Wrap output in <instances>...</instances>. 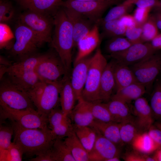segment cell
<instances>
[{
    "instance_id": "6da1fadb",
    "label": "cell",
    "mask_w": 161,
    "mask_h": 161,
    "mask_svg": "<svg viewBox=\"0 0 161 161\" xmlns=\"http://www.w3.org/2000/svg\"><path fill=\"white\" fill-rule=\"evenodd\" d=\"M53 19L54 30L51 45L61 59L66 74L71 75L72 51L74 47L72 26L61 6L54 15Z\"/></svg>"
},
{
    "instance_id": "7a4b0ae2",
    "label": "cell",
    "mask_w": 161,
    "mask_h": 161,
    "mask_svg": "<svg viewBox=\"0 0 161 161\" xmlns=\"http://www.w3.org/2000/svg\"><path fill=\"white\" fill-rule=\"evenodd\" d=\"M14 131L13 142L22 149L24 154L32 157L49 152L55 139L49 127L30 129L21 127L11 121Z\"/></svg>"
},
{
    "instance_id": "3957f363",
    "label": "cell",
    "mask_w": 161,
    "mask_h": 161,
    "mask_svg": "<svg viewBox=\"0 0 161 161\" xmlns=\"http://www.w3.org/2000/svg\"><path fill=\"white\" fill-rule=\"evenodd\" d=\"M108 62L100 49L91 57L86 83L81 98L90 103L102 102L99 88L103 72Z\"/></svg>"
},
{
    "instance_id": "277c9868",
    "label": "cell",
    "mask_w": 161,
    "mask_h": 161,
    "mask_svg": "<svg viewBox=\"0 0 161 161\" xmlns=\"http://www.w3.org/2000/svg\"><path fill=\"white\" fill-rule=\"evenodd\" d=\"M14 35L16 41L11 48L10 52L18 58V61L35 54L37 48L42 45L35 32L19 21Z\"/></svg>"
},
{
    "instance_id": "5b68a950",
    "label": "cell",
    "mask_w": 161,
    "mask_h": 161,
    "mask_svg": "<svg viewBox=\"0 0 161 161\" xmlns=\"http://www.w3.org/2000/svg\"><path fill=\"white\" fill-rule=\"evenodd\" d=\"M0 119H9L22 127L30 129H45L48 127V118L40 114L34 109L19 110L11 108L0 103Z\"/></svg>"
},
{
    "instance_id": "8992f818",
    "label": "cell",
    "mask_w": 161,
    "mask_h": 161,
    "mask_svg": "<svg viewBox=\"0 0 161 161\" xmlns=\"http://www.w3.org/2000/svg\"><path fill=\"white\" fill-rule=\"evenodd\" d=\"M34 71L40 80L44 82H59L66 75L64 65L55 51L41 54Z\"/></svg>"
},
{
    "instance_id": "52a82bcc",
    "label": "cell",
    "mask_w": 161,
    "mask_h": 161,
    "mask_svg": "<svg viewBox=\"0 0 161 161\" xmlns=\"http://www.w3.org/2000/svg\"><path fill=\"white\" fill-rule=\"evenodd\" d=\"M19 20L35 32L42 45L45 43H50L54 26L53 18L50 16L28 10L20 16Z\"/></svg>"
},
{
    "instance_id": "ba28073f",
    "label": "cell",
    "mask_w": 161,
    "mask_h": 161,
    "mask_svg": "<svg viewBox=\"0 0 161 161\" xmlns=\"http://www.w3.org/2000/svg\"><path fill=\"white\" fill-rule=\"evenodd\" d=\"M0 85V103L16 110L34 109L27 93L13 83L7 78H2Z\"/></svg>"
},
{
    "instance_id": "9c48e42d",
    "label": "cell",
    "mask_w": 161,
    "mask_h": 161,
    "mask_svg": "<svg viewBox=\"0 0 161 161\" xmlns=\"http://www.w3.org/2000/svg\"><path fill=\"white\" fill-rule=\"evenodd\" d=\"M137 82L143 85L146 90L153 86L161 69V54H156L129 66Z\"/></svg>"
},
{
    "instance_id": "30bf717a",
    "label": "cell",
    "mask_w": 161,
    "mask_h": 161,
    "mask_svg": "<svg viewBox=\"0 0 161 161\" xmlns=\"http://www.w3.org/2000/svg\"><path fill=\"white\" fill-rule=\"evenodd\" d=\"M114 5L112 2L107 1L66 0L63 1L61 6L80 13L99 25L103 14Z\"/></svg>"
},
{
    "instance_id": "8fae6325",
    "label": "cell",
    "mask_w": 161,
    "mask_h": 161,
    "mask_svg": "<svg viewBox=\"0 0 161 161\" xmlns=\"http://www.w3.org/2000/svg\"><path fill=\"white\" fill-rule=\"evenodd\" d=\"M149 42L134 44L123 51L110 54L119 64L128 66L140 62L156 53Z\"/></svg>"
},
{
    "instance_id": "7c38bea8",
    "label": "cell",
    "mask_w": 161,
    "mask_h": 161,
    "mask_svg": "<svg viewBox=\"0 0 161 161\" xmlns=\"http://www.w3.org/2000/svg\"><path fill=\"white\" fill-rule=\"evenodd\" d=\"M59 82H45L42 90L33 102L38 113L44 117L48 118L60 102Z\"/></svg>"
},
{
    "instance_id": "4fadbf2b",
    "label": "cell",
    "mask_w": 161,
    "mask_h": 161,
    "mask_svg": "<svg viewBox=\"0 0 161 161\" xmlns=\"http://www.w3.org/2000/svg\"><path fill=\"white\" fill-rule=\"evenodd\" d=\"M48 127L55 139L66 137L73 131L71 120L69 116L65 115L61 109L56 107L48 116Z\"/></svg>"
},
{
    "instance_id": "5bb4252c",
    "label": "cell",
    "mask_w": 161,
    "mask_h": 161,
    "mask_svg": "<svg viewBox=\"0 0 161 161\" xmlns=\"http://www.w3.org/2000/svg\"><path fill=\"white\" fill-rule=\"evenodd\" d=\"M96 132L95 143L89 154V161H106L110 158L119 156V151L117 145L99 133Z\"/></svg>"
},
{
    "instance_id": "9a60e30c",
    "label": "cell",
    "mask_w": 161,
    "mask_h": 161,
    "mask_svg": "<svg viewBox=\"0 0 161 161\" xmlns=\"http://www.w3.org/2000/svg\"><path fill=\"white\" fill-rule=\"evenodd\" d=\"M99 26L98 24H95L78 41L77 46L78 52L74 64L88 56L99 46L102 39L99 31Z\"/></svg>"
},
{
    "instance_id": "2e32d148",
    "label": "cell",
    "mask_w": 161,
    "mask_h": 161,
    "mask_svg": "<svg viewBox=\"0 0 161 161\" xmlns=\"http://www.w3.org/2000/svg\"><path fill=\"white\" fill-rule=\"evenodd\" d=\"M91 57L88 56L74 64L71 74L70 82L77 100L81 97L86 81Z\"/></svg>"
},
{
    "instance_id": "e0dca14e",
    "label": "cell",
    "mask_w": 161,
    "mask_h": 161,
    "mask_svg": "<svg viewBox=\"0 0 161 161\" xmlns=\"http://www.w3.org/2000/svg\"><path fill=\"white\" fill-rule=\"evenodd\" d=\"M62 7L72 24L73 30L74 47H76L79 40L97 24L80 13Z\"/></svg>"
},
{
    "instance_id": "ac0fdd59",
    "label": "cell",
    "mask_w": 161,
    "mask_h": 161,
    "mask_svg": "<svg viewBox=\"0 0 161 161\" xmlns=\"http://www.w3.org/2000/svg\"><path fill=\"white\" fill-rule=\"evenodd\" d=\"M132 111L135 122L140 131L148 130L154 122L152 110L146 99L141 97L134 100Z\"/></svg>"
},
{
    "instance_id": "d6986e66",
    "label": "cell",
    "mask_w": 161,
    "mask_h": 161,
    "mask_svg": "<svg viewBox=\"0 0 161 161\" xmlns=\"http://www.w3.org/2000/svg\"><path fill=\"white\" fill-rule=\"evenodd\" d=\"M116 61L112 58L108 62L101 76L99 88L100 95L102 102L106 103L112 96L116 84L114 75V68Z\"/></svg>"
},
{
    "instance_id": "ffe728a7",
    "label": "cell",
    "mask_w": 161,
    "mask_h": 161,
    "mask_svg": "<svg viewBox=\"0 0 161 161\" xmlns=\"http://www.w3.org/2000/svg\"><path fill=\"white\" fill-rule=\"evenodd\" d=\"M70 76L65 75L59 82L60 103L61 109L66 116L69 115L77 100L71 83Z\"/></svg>"
},
{
    "instance_id": "44dd1931",
    "label": "cell",
    "mask_w": 161,
    "mask_h": 161,
    "mask_svg": "<svg viewBox=\"0 0 161 161\" xmlns=\"http://www.w3.org/2000/svg\"><path fill=\"white\" fill-rule=\"evenodd\" d=\"M69 115L75 126H90L94 121L89 103L81 98Z\"/></svg>"
},
{
    "instance_id": "7402d4cb",
    "label": "cell",
    "mask_w": 161,
    "mask_h": 161,
    "mask_svg": "<svg viewBox=\"0 0 161 161\" xmlns=\"http://www.w3.org/2000/svg\"><path fill=\"white\" fill-rule=\"evenodd\" d=\"M28 10L54 15L61 7L63 0H17Z\"/></svg>"
},
{
    "instance_id": "603a6c76",
    "label": "cell",
    "mask_w": 161,
    "mask_h": 161,
    "mask_svg": "<svg viewBox=\"0 0 161 161\" xmlns=\"http://www.w3.org/2000/svg\"><path fill=\"white\" fill-rule=\"evenodd\" d=\"M90 127L116 145L122 143L120 136L119 123L94 120Z\"/></svg>"
},
{
    "instance_id": "cb8c5ba5",
    "label": "cell",
    "mask_w": 161,
    "mask_h": 161,
    "mask_svg": "<svg viewBox=\"0 0 161 161\" xmlns=\"http://www.w3.org/2000/svg\"><path fill=\"white\" fill-rule=\"evenodd\" d=\"M104 103L115 122L120 123L127 120H134L131 114V109L129 104L113 98Z\"/></svg>"
},
{
    "instance_id": "d4e9b609",
    "label": "cell",
    "mask_w": 161,
    "mask_h": 161,
    "mask_svg": "<svg viewBox=\"0 0 161 161\" xmlns=\"http://www.w3.org/2000/svg\"><path fill=\"white\" fill-rule=\"evenodd\" d=\"M7 74L8 78L13 83L27 93L41 81L34 70Z\"/></svg>"
},
{
    "instance_id": "484cf974",
    "label": "cell",
    "mask_w": 161,
    "mask_h": 161,
    "mask_svg": "<svg viewBox=\"0 0 161 161\" xmlns=\"http://www.w3.org/2000/svg\"><path fill=\"white\" fill-rule=\"evenodd\" d=\"M146 91L143 85L136 82L116 91L111 98L117 99L129 104L132 100L142 97Z\"/></svg>"
},
{
    "instance_id": "4316f807",
    "label": "cell",
    "mask_w": 161,
    "mask_h": 161,
    "mask_svg": "<svg viewBox=\"0 0 161 161\" xmlns=\"http://www.w3.org/2000/svg\"><path fill=\"white\" fill-rule=\"evenodd\" d=\"M114 75L116 91L132 83L138 82L129 66L121 65L116 61L114 68Z\"/></svg>"
},
{
    "instance_id": "83f0119b",
    "label": "cell",
    "mask_w": 161,
    "mask_h": 161,
    "mask_svg": "<svg viewBox=\"0 0 161 161\" xmlns=\"http://www.w3.org/2000/svg\"><path fill=\"white\" fill-rule=\"evenodd\" d=\"M75 161H89V154L74 131L64 140Z\"/></svg>"
},
{
    "instance_id": "f1b7e54d",
    "label": "cell",
    "mask_w": 161,
    "mask_h": 161,
    "mask_svg": "<svg viewBox=\"0 0 161 161\" xmlns=\"http://www.w3.org/2000/svg\"><path fill=\"white\" fill-rule=\"evenodd\" d=\"M41 54H35L12 64L5 70L7 74L17 73L34 71Z\"/></svg>"
},
{
    "instance_id": "f546056e",
    "label": "cell",
    "mask_w": 161,
    "mask_h": 161,
    "mask_svg": "<svg viewBox=\"0 0 161 161\" xmlns=\"http://www.w3.org/2000/svg\"><path fill=\"white\" fill-rule=\"evenodd\" d=\"M73 126L75 133L89 154L92 150L96 140V131L90 126H80L73 124Z\"/></svg>"
},
{
    "instance_id": "4dcf8cb0",
    "label": "cell",
    "mask_w": 161,
    "mask_h": 161,
    "mask_svg": "<svg viewBox=\"0 0 161 161\" xmlns=\"http://www.w3.org/2000/svg\"><path fill=\"white\" fill-rule=\"evenodd\" d=\"M131 144L135 150L144 154H150L159 148L148 132L139 133Z\"/></svg>"
},
{
    "instance_id": "1f68e13d",
    "label": "cell",
    "mask_w": 161,
    "mask_h": 161,
    "mask_svg": "<svg viewBox=\"0 0 161 161\" xmlns=\"http://www.w3.org/2000/svg\"><path fill=\"white\" fill-rule=\"evenodd\" d=\"M53 161H75L64 140L55 139L53 142L51 150Z\"/></svg>"
},
{
    "instance_id": "d6a6232c",
    "label": "cell",
    "mask_w": 161,
    "mask_h": 161,
    "mask_svg": "<svg viewBox=\"0 0 161 161\" xmlns=\"http://www.w3.org/2000/svg\"><path fill=\"white\" fill-rule=\"evenodd\" d=\"M150 105L154 120L161 122V77L157 78L154 83Z\"/></svg>"
},
{
    "instance_id": "836d02e7",
    "label": "cell",
    "mask_w": 161,
    "mask_h": 161,
    "mask_svg": "<svg viewBox=\"0 0 161 161\" xmlns=\"http://www.w3.org/2000/svg\"><path fill=\"white\" fill-rule=\"evenodd\" d=\"M100 25H101L102 30L100 34L101 39L104 37L111 38L125 36L126 28L121 24L119 19L102 22Z\"/></svg>"
},
{
    "instance_id": "e575fe53",
    "label": "cell",
    "mask_w": 161,
    "mask_h": 161,
    "mask_svg": "<svg viewBox=\"0 0 161 161\" xmlns=\"http://www.w3.org/2000/svg\"><path fill=\"white\" fill-rule=\"evenodd\" d=\"M119 124L120 136L122 143H131L140 131L134 120L126 121Z\"/></svg>"
},
{
    "instance_id": "d590c367",
    "label": "cell",
    "mask_w": 161,
    "mask_h": 161,
    "mask_svg": "<svg viewBox=\"0 0 161 161\" xmlns=\"http://www.w3.org/2000/svg\"><path fill=\"white\" fill-rule=\"evenodd\" d=\"M133 5L129 1L124 0L110 9L104 17L102 18L100 24L110 20L119 19L128 14L132 8Z\"/></svg>"
},
{
    "instance_id": "8d00e7d4",
    "label": "cell",
    "mask_w": 161,
    "mask_h": 161,
    "mask_svg": "<svg viewBox=\"0 0 161 161\" xmlns=\"http://www.w3.org/2000/svg\"><path fill=\"white\" fill-rule=\"evenodd\" d=\"M89 103L95 120L104 122H114L104 103Z\"/></svg>"
},
{
    "instance_id": "74e56055",
    "label": "cell",
    "mask_w": 161,
    "mask_h": 161,
    "mask_svg": "<svg viewBox=\"0 0 161 161\" xmlns=\"http://www.w3.org/2000/svg\"><path fill=\"white\" fill-rule=\"evenodd\" d=\"M132 45L126 38L115 37L110 38L107 41L105 49L106 52L111 54L124 50Z\"/></svg>"
},
{
    "instance_id": "f35d334b",
    "label": "cell",
    "mask_w": 161,
    "mask_h": 161,
    "mask_svg": "<svg viewBox=\"0 0 161 161\" xmlns=\"http://www.w3.org/2000/svg\"><path fill=\"white\" fill-rule=\"evenodd\" d=\"M142 29L143 43L150 42L159 33L153 14L150 15L147 20L142 25Z\"/></svg>"
},
{
    "instance_id": "ab89813d",
    "label": "cell",
    "mask_w": 161,
    "mask_h": 161,
    "mask_svg": "<svg viewBox=\"0 0 161 161\" xmlns=\"http://www.w3.org/2000/svg\"><path fill=\"white\" fill-rule=\"evenodd\" d=\"M14 134L13 128L4 126L1 124L0 127V152L7 151L11 143L12 137Z\"/></svg>"
},
{
    "instance_id": "60d3db41",
    "label": "cell",
    "mask_w": 161,
    "mask_h": 161,
    "mask_svg": "<svg viewBox=\"0 0 161 161\" xmlns=\"http://www.w3.org/2000/svg\"><path fill=\"white\" fill-rule=\"evenodd\" d=\"M14 10L11 2L7 0L0 1V22L6 24L10 21L14 15Z\"/></svg>"
},
{
    "instance_id": "b9f144b4",
    "label": "cell",
    "mask_w": 161,
    "mask_h": 161,
    "mask_svg": "<svg viewBox=\"0 0 161 161\" xmlns=\"http://www.w3.org/2000/svg\"><path fill=\"white\" fill-rule=\"evenodd\" d=\"M142 33V26L137 24L126 28L125 36L132 44L143 43Z\"/></svg>"
},
{
    "instance_id": "7bdbcfd3",
    "label": "cell",
    "mask_w": 161,
    "mask_h": 161,
    "mask_svg": "<svg viewBox=\"0 0 161 161\" xmlns=\"http://www.w3.org/2000/svg\"><path fill=\"white\" fill-rule=\"evenodd\" d=\"M23 154L20 147L14 142H12L7 150L6 161H21Z\"/></svg>"
},
{
    "instance_id": "ee69618b",
    "label": "cell",
    "mask_w": 161,
    "mask_h": 161,
    "mask_svg": "<svg viewBox=\"0 0 161 161\" xmlns=\"http://www.w3.org/2000/svg\"><path fill=\"white\" fill-rule=\"evenodd\" d=\"M13 35L9 26L5 23H0V48H4L8 44L9 42L13 38Z\"/></svg>"
},
{
    "instance_id": "f6af8a7d",
    "label": "cell",
    "mask_w": 161,
    "mask_h": 161,
    "mask_svg": "<svg viewBox=\"0 0 161 161\" xmlns=\"http://www.w3.org/2000/svg\"><path fill=\"white\" fill-rule=\"evenodd\" d=\"M152 8L153 7H137L134 11L133 16L137 25L142 26L146 21Z\"/></svg>"
},
{
    "instance_id": "bcb514c9",
    "label": "cell",
    "mask_w": 161,
    "mask_h": 161,
    "mask_svg": "<svg viewBox=\"0 0 161 161\" xmlns=\"http://www.w3.org/2000/svg\"><path fill=\"white\" fill-rule=\"evenodd\" d=\"M148 132L159 148H161V130L152 126Z\"/></svg>"
},
{
    "instance_id": "7dc6e473",
    "label": "cell",
    "mask_w": 161,
    "mask_h": 161,
    "mask_svg": "<svg viewBox=\"0 0 161 161\" xmlns=\"http://www.w3.org/2000/svg\"><path fill=\"white\" fill-rule=\"evenodd\" d=\"M121 24L126 28L135 26L137 24L133 15L126 14L119 19Z\"/></svg>"
},
{
    "instance_id": "c3c4849f",
    "label": "cell",
    "mask_w": 161,
    "mask_h": 161,
    "mask_svg": "<svg viewBox=\"0 0 161 161\" xmlns=\"http://www.w3.org/2000/svg\"><path fill=\"white\" fill-rule=\"evenodd\" d=\"M137 7L145 8L151 7L153 8L159 0H128Z\"/></svg>"
},
{
    "instance_id": "681fc988",
    "label": "cell",
    "mask_w": 161,
    "mask_h": 161,
    "mask_svg": "<svg viewBox=\"0 0 161 161\" xmlns=\"http://www.w3.org/2000/svg\"><path fill=\"white\" fill-rule=\"evenodd\" d=\"M148 157L149 156L146 155L131 153L126 155L124 159L126 161H148Z\"/></svg>"
},
{
    "instance_id": "f907efd6",
    "label": "cell",
    "mask_w": 161,
    "mask_h": 161,
    "mask_svg": "<svg viewBox=\"0 0 161 161\" xmlns=\"http://www.w3.org/2000/svg\"><path fill=\"white\" fill-rule=\"evenodd\" d=\"M149 42L156 51L161 49V33H159Z\"/></svg>"
},
{
    "instance_id": "816d5d0a",
    "label": "cell",
    "mask_w": 161,
    "mask_h": 161,
    "mask_svg": "<svg viewBox=\"0 0 161 161\" xmlns=\"http://www.w3.org/2000/svg\"><path fill=\"white\" fill-rule=\"evenodd\" d=\"M29 160L31 161H53L51 155L50 150L47 153L36 156L35 158H31L29 159Z\"/></svg>"
},
{
    "instance_id": "f5cc1de1",
    "label": "cell",
    "mask_w": 161,
    "mask_h": 161,
    "mask_svg": "<svg viewBox=\"0 0 161 161\" xmlns=\"http://www.w3.org/2000/svg\"><path fill=\"white\" fill-rule=\"evenodd\" d=\"M153 15L157 27L161 31V12L155 11Z\"/></svg>"
},
{
    "instance_id": "db71d44e",
    "label": "cell",
    "mask_w": 161,
    "mask_h": 161,
    "mask_svg": "<svg viewBox=\"0 0 161 161\" xmlns=\"http://www.w3.org/2000/svg\"><path fill=\"white\" fill-rule=\"evenodd\" d=\"M77 1H103L112 2L115 4H118L122 2V0H74Z\"/></svg>"
},
{
    "instance_id": "11a10c76",
    "label": "cell",
    "mask_w": 161,
    "mask_h": 161,
    "mask_svg": "<svg viewBox=\"0 0 161 161\" xmlns=\"http://www.w3.org/2000/svg\"><path fill=\"white\" fill-rule=\"evenodd\" d=\"M153 8L155 11L161 12V0H159Z\"/></svg>"
},
{
    "instance_id": "9f6ffc18",
    "label": "cell",
    "mask_w": 161,
    "mask_h": 161,
    "mask_svg": "<svg viewBox=\"0 0 161 161\" xmlns=\"http://www.w3.org/2000/svg\"><path fill=\"white\" fill-rule=\"evenodd\" d=\"M120 160L119 156H117L109 159L106 161H119Z\"/></svg>"
},
{
    "instance_id": "6f0895ef",
    "label": "cell",
    "mask_w": 161,
    "mask_h": 161,
    "mask_svg": "<svg viewBox=\"0 0 161 161\" xmlns=\"http://www.w3.org/2000/svg\"><path fill=\"white\" fill-rule=\"evenodd\" d=\"M155 124L157 127L161 130V122H157Z\"/></svg>"
},
{
    "instance_id": "680465c9",
    "label": "cell",
    "mask_w": 161,
    "mask_h": 161,
    "mask_svg": "<svg viewBox=\"0 0 161 161\" xmlns=\"http://www.w3.org/2000/svg\"><path fill=\"white\" fill-rule=\"evenodd\" d=\"M160 72H161V71H160Z\"/></svg>"
}]
</instances>
